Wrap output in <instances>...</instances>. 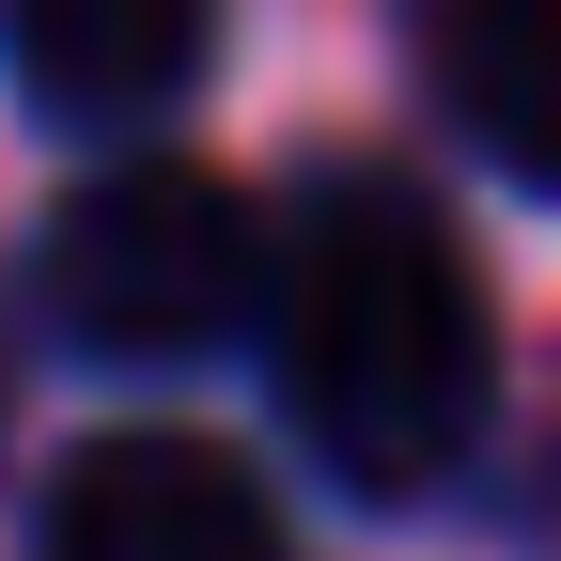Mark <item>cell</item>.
Returning <instances> with one entry per match:
<instances>
[{"label":"cell","mask_w":561,"mask_h":561,"mask_svg":"<svg viewBox=\"0 0 561 561\" xmlns=\"http://www.w3.org/2000/svg\"><path fill=\"white\" fill-rule=\"evenodd\" d=\"M265 312V203L203 157H110L32 219V328L79 375H203Z\"/></svg>","instance_id":"obj_2"},{"label":"cell","mask_w":561,"mask_h":561,"mask_svg":"<svg viewBox=\"0 0 561 561\" xmlns=\"http://www.w3.org/2000/svg\"><path fill=\"white\" fill-rule=\"evenodd\" d=\"M421 94L483 172L561 203V0H421Z\"/></svg>","instance_id":"obj_5"},{"label":"cell","mask_w":561,"mask_h":561,"mask_svg":"<svg viewBox=\"0 0 561 561\" xmlns=\"http://www.w3.org/2000/svg\"><path fill=\"white\" fill-rule=\"evenodd\" d=\"M32 561H297V546H280V500L250 453L187 437V421H110L47 468Z\"/></svg>","instance_id":"obj_3"},{"label":"cell","mask_w":561,"mask_h":561,"mask_svg":"<svg viewBox=\"0 0 561 561\" xmlns=\"http://www.w3.org/2000/svg\"><path fill=\"white\" fill-rule=\"evenodd\" d=\"M250 359L297 437L359 515L453 500L483 421H500V312H483L468 234L405 172H312L265 203V312Z\"/></svg>","instance_id":"obj_1"},{"label":"cell","mask_w":561,"mask_h":561,"mask_svg":"<svg viewBox=\"0 0 561 561\" xmlns=\"http://www.w3.org/2000/svg\"><path fill=\"white\" fill-rule=\"evenodd\" d=\"M219 0H0V94L47 140H140L203 94Z\"/></svg>","instance_id":"obj_4"}]
</instances>
